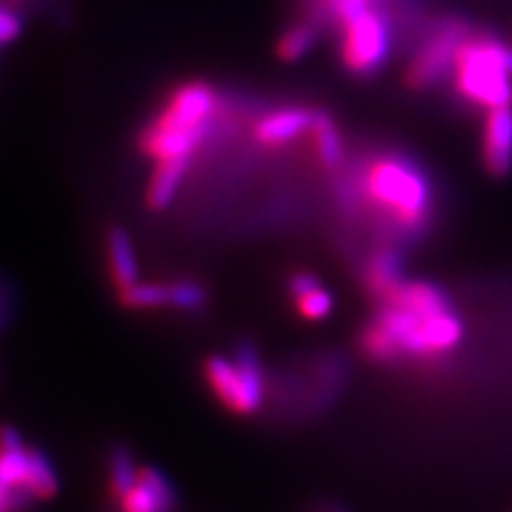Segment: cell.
Returning <instances> with one entry per match:
<instances>
[{"instance_id":"1","label":"cell","mask_w":512,"mask_h":512,"mask_svg":"<svg viewBox=\"0 0 512 512\" xmlns=\"http://www.w3.org/2000/svg\"><path fill=\"white\" fill-rule=\"evenodd\" d=\"M461 340L463 323L442 288L404 280L384 297V308L363 331L361 346L374 361L389 363L404 355L453 350Z\"/></svg>"},{"instance_id":"2","label":"cell","mask_w":512,"mask_h":512,"mask_svg":"<svg viewBox=\"0 0 512 512\" xmlns=\"http://www.w3.org/2000/svg\"><path fill=\"white\" fill-rule=\"evenodd\" d=\"M350 192L395 224L399 233L414 235L427 227L431 214L427 175L404 154L367 158Z\"/></svg>"},{"instance_id":"3","label":"cell","mask_w":512,"mask_h":512,"mask_svg":"<svg viewBox=\"0 0 512 512\" xmlns=\"http://www.w3.org/2000/svg\"><path fill=\"white\" fill-rule=\"evenodd\" d=\"M453 88L461 101L480 109L512 105V50L493 35H470L453 60Z\"/></svg>"},{"instance_id":"4","label":"cell","mask_w":512,"mask_h":512,"mask_svg":"<svg viewBox=\"0 0 512 512\" xmlns=\"http://www.w3.org/2000/svg\"><path fill=\"white\" fill-rule=\"evenodd\" d=\"M340 30V60L355 77H372L393 52V18L389 7H372L348 20Z\"/></svg>"},{"instance_id":"5","label":"cell","mask_w":512,"mask_h":512,"mask_svg":"<svg viewBox=\"0 0 512 512\" xmlns=\"http://www.w3.org/2000/svg\"><path fill=\"white\" fill-rule=\"evenodd\" d=\"M472 32L470 24L459 18H446L425 35L419 50L404 71V86L412 92H425L451 77L457 47Z\"/></svg>"},{"instance_id":"6","label":"cell","mask_w":512,"mask_h":512,"mask_svg":"<svg viewBox=\"0 0 512 512\" xmlns=\"http://www.w3.org/2000/svg\"><path fill=\"white\" fill-rule=\"evenodd\" d=\"M220 105L218 92L207 82H188L173 88L150 126L165 131H201L212 128Z\"/></svg>"},{"instance_id":"7","label":"cell","mask_w":512,"mask_h":512,"mask_svg":"<svg viewBox=\"0 0 512 512\" xmlns=\"http://www.w3.org/2000/svg\"><path fill=\"white\" fill-rule=\"evenodd\" d=\"M314 107L303 105H286L267 111L254 124L252 137L261 148L278 150L295 143L297 139L310 135L314 122Z\"/></svg>"},{"instance_id":"8","label":"cell","mask_w":512,"mask_h":512,"mask_svg":"<svg viewBox=\"0 0 512 512\" xmlns=\"http://www.w3.org/2000/svg\"><path fill=\"white\" fill-rule=\"evenodd\" d=\"M480 160L485 171L502 180L512 171V105L487 111L480 143Z\"/></svg>"},{"instance_id":"9","label":"cell","mask_w":512,"mask_h":512,"mask_svg":"<svg viewBox=\"0 0 512 512\" xmlns=\"http://www.w3.org/2000/svg\"><path fill=\"white\" fill-rule=\"evenodd\" d=\"M205 380L210 384L220 404L235 414H254L261 404L252 397L250 389L239 374L233 359L210 357L203 365Z\"/></svg>"},{"instance_id":"10","label":"cell","mask_w":512,"mask_h":512,"mask_svg":"<svg viewBox=\"0 0 512 512\" xmlns=\"http://www.w3.org/2000/svg\"><path fill=\"white\" fill-rule=\"evenodd\" d=\"M122 512H175L178 493L158 468H141L139 485L120 500Z\"/></svg>"},{"instance_id":"11","label":"cell","mask_w":512,"mask_h":512,"mask_svg":"<svg viewBox=\"0 0 512 512\" xmlns=\"http://www.w3.org/2000/svg\"><path fill=\"white\" fill-rule=\"evenodd\" d=\"M312 152L318 167L327 173L342 171L346 163V146L338 122L325 109H316L312 122Z\"/></svg>"},{"instance_id":"12","label":"cell","mask_w":512,"mask_h":512,"mask_svg":"<svg viewBox=\"0 0 512 512\" xmlns=\"http://www.w3.org/2000/svg\"><path fill=\"white\" fill-rule=\"evenodd\" d=\"M107 259L111 282H114L118 293L128 291V288L139 282V263L133 248V239L120 227L109 229L107 233Z\"/></svg>"},{"instance_id":"13","label":"cell","mask_w":512,"mask_h":512,"mask_svg":"<svg viewBox=\"0 0 512 512\" xmlns=\"http://www.w3.org/2000/svg\"><path fill=\"white\" fill-rule=\"evenodd\" d=\"M190 169V160H165L156 163L146 188V205L152 212H163L178 195V190Z\"/></svg>"},{"instance_id":"14","label":"cell","mask_w":512,"mask_h":512,"mask_svg":"<svg viewBox=\"0 0 512 512\" xmlns=\"http://www.w3.org/2000/svg\"><path fill=\"white\" fill-rule=\"evenodd\" d=\"M402 256L393 248L378 250L365 269V282L378 297H387L397 284L404 282Z\"/></svg>"},{"instance_id":"15","label":"cell","mask_w":512,"mask_h":512,"mask_svg":"<svg viewBox=\"0 0 512 512\" xmlns=\"http://www.w3.org/2000/svg\"><path fill=\"white\" fill-rule=\"evenodd\" d=\"M26 487L39 500H52L60 491V476L52 459L37 446H28V480Z\"/></svg>"},{"instance_id":"16","label":"cell","mask_w":512,"mask_h":512,"mask_svg":"<svg viewBox=\"0 0 512 512\" xmlns=\"http://www.w3.org/2000/svg\"><path fill=\"white\" fill-rule=\"evenodd\" d=\"M141 470L135 466V457L131 448L126 446H114V451L109 453V487L111 493L122 500L126 493H131L139 485Z\"/></svg>"},{"instance_id":"17","label":"cell","mask_w":512,"mask_h":512,"mask_svg":"<svg viewBox=\"0 0 512 512\" xmlns=\"http://www.w3.org/2000/svg\"><path fill=\"white\" fill-rule=\"evenodd\" d=\"M233 361L237 365L239 374H242L246 387L250 389L252 397L256 399L263 406V399H265V372H263V363L259 357V350L256 346L248 340L239 342L235 346L233 352Z\"/></svg>"},{"instance_id":"18","label":"cell","mask_w":512,"mask_h":512,"mask_svg":"<svg viewBox=\"0 0 512 512\" xmlns=\"http://www.w3.org/2000/svg\"><path fill=\"white\" fill-rule=\"evenodd\" d=\"M124 308L131 310H158L171 308V288L169 282H137L128 291L120 293Z\"/></svg>"},{"instance_id":"19","label":"cell","mask_w":512,"mask_h":512,"mask_svg":"<svg viewBox=\"0 0 512 512\" xmlns=\"http://www.w3.org/2000/svg\"><path fill=\"white\" fill-rule=\"evenodd\" d=\"M316 37L318 30L314 22H297L280 35L276 43V54L284 62H295L312 50Z\"/></svg>"},{"instance_id":"20","label":"cell","mask_w":512,"mask_h":512,"mask_svg":"<svg viewBox=\"0 0 512 512\" xmlns=\"http://www.w3.org/2000/svg\"><path fill=\"white\" fill-rule=\"evenodd\" d=\"M171 288V308H178L184 312H197L203 310L207 303V291L195 280H173L169 282Z\"/></svg>"},{"instance_id":"21","label":"cell","mask_w":512,"mask_h":512,"mask_svg":"<svg viewBox=\"0 0 512 512\" xmlns=\"http://www.w3.org/2000/svg\"><path fill=\"white\" fill-rule=\"evenodd\" d=\"M297 312L308 318V320H323L331 314L333 310V295L327 291V288L320 284L314 291H310L308 295H303L295 301Z\"/></svg>"},{"instance_id":"22","label":"cell","mask_w":512,"mask_h":512,"mask_svg":"<svg viewBox=\"0 0 512 512\" xmlns=\"http://www.w3.org/2000/svg\"><path fill=\"white\" fill-rule=\"evenodd\" d=\"M39 498L26 485L15 487L9 495H0V512H26Z\"/></svg>"},{"instance_id":"23","label":"cell","mask_w":512,"mask_h":512,"mask_svg":"<svg viewBox=\"0 0 512 512\" xmlns=\"http://www.w3.org/2000/svg\"><path fill=\"white\" fill-rule=\"evenodd\" d=\"M320 284L323 282H320L314 274H310V271H295V274L288 278V293H291V297L297 301L299 297L314 291V288H318Z\"/></svg>"},{"instance_id":"24","label":"cell","mask_w":512,"mask_h":512,"mask_svg":"<svg viewBox=\"0 0 512 512\" xmlns=\"http://www.w3.org/2000/svg\"><path fill=\"white\" fill-rule=\"evenodd\" d=\"M22 32V22L18 15L7 7H0V45H7L13 39H18Z\"/></svg>"},{"instance_id":"25","label":"cell","mask_w":512,"mask_h":512,"mask_svg":"<svg viewBox=\"0 0 512 512\" xmlns=\"http://www.w3.org/2000/svg\"><path fill=\"white\" fill-rule=\"evenodd\" d=\"M24 440L22 434L11 425L0 427V451H22Z\"/></svg>"},{"instance_id":"26","label":"cell","mask_w":512,"mask_h":512,"mask_svg":"<svg viewBox=\"0 0 512 512\" xmlns=\"http://www.w3.org/2000/svg\"><path fill=\"white\" fill-rule=\"evenodd\" d=\"M7 314H9V299H7V295L3 291H0V327L5 325Z\"/></svg>"}]
</instances>
